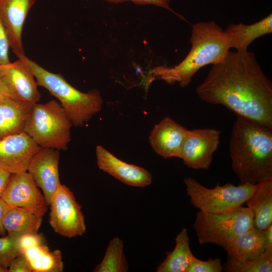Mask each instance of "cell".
<instances>
[{
  "mask_svg": "<svg viewBox=\"0 0 272 272\" xmlns=\"http://www.w3.org/2000/svg\"><path fill=\"white\" fill-rule=\"evenodd\" d=\"M196 93L208 103L272 129V83L251 52L230 50L213 64Z\"/></svg>",
  "mask_w": 272,
  "mask_h": 272,
  "instance_id": "cell-1",
  "label": "cell"
},
{
  "mask_svg": "<svg viewBox=\"0 0 272 272\" xmlns=\"http://www.w3.org/2000/svg\"><path fill=\"white\" fill-rule=\"evenodd\" d=\"M232 168L240 183L272 179V129L237 116L229 143Z\"/></svg>",
  "mask_w": 272,
  "mask_h": 272,
  "instance_id": "cell-2",
  "label": "cell"
},
{
  "mask_svg": "<svg viewBox=\"0 0 272 272\" xmlns=\"http://www.w3.org/2000/svg\"><path fill=\"white\" fill-rule=\"evenodd\" d=\"M189 42L191 49L184 59L173 67L153 68L149 72L151 81L161 79L169 84L178 83L186 87L199 69L222 61L231 48L226 34L214 21L193 25Z\"/></svg>",
  "mask_w": 272,
  "mask_h": 272,
  "instance_id": "cell-3",
  "label": "cell"
},
{
  "mask_svg": "<svg viewBox=\"0 0 272 272\" xmlns=\"http://www.w3.org/2000/svg\"><path fill=\"white\" fill-rule=\"evenodd\" d=\"M27 64L38 86L47 89L60 102L73 125L82 126L102 109L103 99L100 92L93 89L81 92L71 86L60 74L45 70L25 54L17 55Z\"/></svg>",
  "mask_w": 272,
  "mask_h": 272,
  "instance_id": "cell-4",
  "label": "cell"
},
{
  "mask_svg": "<svg viewBox=\"0 0 272 272\" xmlns=\"http://www.w3.org/2000/svg\"><path fill=\"white\" fill-rule=\"evenodd\" d=\"M72 125L60 103L52 100L32 105L24 132L41 148L66 150L71 140Z\"/></svg>",
  "mask_w": 272,
  "mask_h": 272,
  "instance_id": "cell-5",
  "label": "cell"
},
{
  "mask_svg": "<svg viewBox=\"0 0 272 272\" xmlns=\"http://www.w3.org/2000/svg\"><path fill=\"white\" fill-rule=\"evenodd\" d=\"M200 244H214L224 248L231 240L253 227V215L247 207L220 213L198 211L193 224Z\"/></svg>",
  "mask_w": 272,
  "mask_h": 272,
  "instance_id": "cell-6",
  "label": "cell"
},
{
  "mask_svg": "<svg viewBox=\"0 0 272 272\" xmlns=\"http://www.w3.org/2000/svg\"><path fill=\"white\" fill-rule=\"evenodd\" d=\"M184 183L191 203L199 211L220 213L234 210L246 202L253 192L255 184H219L214 188L205 187L191 177H185Z\"/></svg>",
  "mask_w": 272,
  "mask_h": 272,
  "instance_id": "cell-7",
  "label": "cell"
},
{
  "mask_svg": "<svg viewBox=\"0 0 272 272\" xmlns=\"http://www.w3.org/2000/svg\"><path fill=\"white\" fill-rule=\"evenodd\" d=\"M49 223L57 234L67 238L83 235L86 231L81 206L74 193L60 184L52 195L50 203Z\"/></svg>",
  "mask_w": 272,
  "mask_h": 272,
  "instance_id": "cell-8",
  "label": "cell"
},
{
  "mask_svg": "<svg viewBox=\"0 0 272 272\" xmlns=\"http://www.w3.org/2000/svg\"><path fill=\"white\" fill-rule=\"evenodd\" d=\"M0 83L3 95L12 99L33 104L41 97L35 76L20 58L0 65Z\"/></svg>",
  "mask_w": 272,
  "mask_h": 272,
  "instance_id": "cell-9",
  "label": "cell"
},
{
  "mask_svg": "<svg viewBox=\"0 0 272 272\" xmlns=\"http://www.w3.org/2000/svg\"><path fill=\"white\" fill-rule=\"evenodd\" d=\"M220 134V130L213 128L187 130L179 158L189 168L208 169L219 147Z\"/></svg>",
  "mask_w": 272,
  "mask_h": 272,
  "instance_id": "cell-10",
  "label": "cell"
},
{
  "mask_svg": "<svg viewBox=\"0 0 272 272\" xmlns=\"http://www.w3.org/2000/svg\"><path fill=\"white\" fill-rule=\"evenodd\" d=\"M2 199L10 207L26 209L42 217L48 206L27 171L11 174Z\"/></svg>",
  "mask_w": 272,
  "mask_h": 272,
  "instance_id": "cell-11",
  "label": "cell"
},
{
  "mask_svg": "<svg viewBox=\"0 0 272 272\" xmlns=\"http://www.w3.org/2000/svg\"><path fill=\"white\" fill-rule=\"evenodd\" d=\"M40 148L24 131L6 137L0 140V168L11 174L27 171Z\"/></svg>",
  "mask_w": 272,
  "mask_h": 272,
  "instance_id": "cell-12",
  "label": "cell"
},
{
  "mask_svg": "<svg viewBox=\"0 0 272 272\" xmlns=\"http://www.w3.org/2000/svg\"><path fill=\"white\" fill-rule=\"evenodd\" d=\"M59 150L41 148L31 160L27 172L41 189L47 205L61 184L59 175Z\"/></svg>",
  "mask_w": 272,
  "mask_h": 272,
  "instance_id": "cell-13",
  "label": "cell"
},
{
  "mask_svg": "<svg viewBox=\"0 0 272 272\" xmlns=\"http://www.w3.org/2000/svg\"><path fill=\"white\" fill-rule=\"evenodd\" d=\"M96 156L100 169L127 185L143 187L152 182V176L148 170L119 159L100 145L96 147Z\"/></svg>",
  "mask_w": 272,
  "mask_h": 272,
  "instance_id": "cell-14",
  "label": "cell"
},
{
  "mask_svg": "<svg viewBox=\"0 0 272 272\" xmlns=\"http://www.w3.org/2000/svg\"><path fill=\"white\" fill-rule=\"evenodd\" d=\"M36 0H0V20L7 33L10 47L17 56L25 54L22 42L24 24Z\"/></svg>",
  "mask_w": 272,
  "mask_h": 272,
  "instance_id": "cell-15",
  "label": "cell"
},
{
  "mask_svg": "<svg viewBox=\"0 0 272 272\" xmlns=\"http://www.w3.org/2000/svg\"><path fill=\"white\" fill-rule=\"evenodd\" d=\"M187 130L166 116L153 127L149 138L150 144L155 152L164 158H179Z\"/></svg>",
  "mask_w": 272,
  "mask_h": 272,
  "instance_id": "cell-16",
  "label": "cell"
},
{
  "mask_svg": "<svg viewBox=\"0 0 272 272\" xmlns=\"http://www.w3.org/2000/svg\"><path fill=\"white\" fill-rule=\"evenodd\" d=\"M228 256L241 261H251L265 251L264 230L252 228L238 235L223 248Z\"/></svg>",
  "mask_w": 272,
  "mask_h": 272,
  "instance_id": "cell-17",
  "label": "cell"
},
{
  "mask_svg": "<svg viewBox=\"0 0 272 272\" xmlns=\"http://www.w3.org/2000/svg\"><path fill=\"white\" fill-rule=\"evenodd\" d=\"M32 104L6 96L0 99V140L24 131Z\"/></svg>",
  "mask_w": 272,
  "mask_h": 272,
  "instance_id": "cell-18",
  "label": "cell"
},
{
  "mask_svg": "<svg viewBox=\"0 0 272 272\" xmlns=\"http://www.w3.org/2000/svg\"><path fill=\"white\" fill-rule=\"evenodd\" d=\"M245 203L252 213L254 228L264 230L272 225V179L256 183Z\"/></svg>",
  "mask_w": 272,
  "mask_h": 272,
  "instance_id": "cell-19",
  "label": "cell"
},
{
  "mask_svg": "<svg viewBox=\"0 0 272 272\" xmlns=\"http://www.w3.org/2000/svg\"><path fill=\"white\" fill-rule=\"evenodd\" d=\"M224 31L229 39L231 48L239 51L247 50L248 46L255 39L271 33V13L251 25L242 23L230 24Z\"/></svg>",
  "mask_w": 272,
  "mask_h": 272,
  "instance_id": "cell-20",
  "label": "cell"
},
{
  "mask_svg": "<svg viewBox=\"0 0 272 272\" xmlns=\"http://www.w3.org/2000/svg\"><path fill=\"white\" fill-rule=\"evenodd\" d=\"M42 216L26 209L10 207L3 218V225L8 235L19 239L23 235L37 233Z\"/></svg>",
  "mask_w": 272,
  "mask_h": 272,
  "instance_id": "cell-21",
  "label": "cell"
},
{
  "mask_svg": "<svg viewBox=\"0 0 272 272\" xmlns=\"http://www.w3.org/2000/svg\"><path fill=\"white\" fill-rule=\"evenodd\" d=\"M175 240L174 249L167 253L165 259L157 266V272H187L194 256L190 248L186 228L181 229Z\"/></svg>",
  "mask_w": 272,
  "mask_h": 272,
  "instance_id": "cell-22",
  "label": "cell"
},
{
  "mask_svg": "<svg viewBox=\"0 0 272 272\" xmlns=\"http://www.w3.org/2000/svg\"><path fill=\"white\" fill-rule=\"evenodd\" d=\"M24 253L33 271L62 272L63 270L62 253L59 249L51 251L45 244L27 249Z\"/></svg>",
  "mask_w": 272,
  "mask_h": 272,
  "instance_id": "cell-23",
  "label": "cell"
},
{
  "mask_svg": "<svg viewBox=\"0 0 272 272\" xmlns=\"http://www.w3.org/2000/svg\"><path fill=\"white\" fill-rule=\"evenodd\" d=\"M128 264L123 251V241L116 237L109 242L101 262L94 269V272H126Z\"/></svg>",
  "mask_w": 272,
  "mask_h": 272,
  "instance_id": "cell-24",
  "label": "cell"
},
{
  "mask_svg": "<svg viewBox=\"0 0 272 272\" xmlns=\"http://www.w3.org/2000/svg\"><path fill=\"white\" fill-rule=\"evenodd\" d=\"M224 270L227 272H271L272 251H265L258 258L241 261L228 256Z\"/></svg>",
  "mask_w": 272,
  "mask_h": 272,
  "instance_id": "cell-25",
  "label": "cell"
},
{
  "mask_svg": "<svg viewBox=\"0 0 272 272\" xmlns=\"http://www.w3.org/2000/svg\"><path fill=\"white\" fill-rule=\"evenodd\" d=\"M24 252L20 245V238H12L8 235L0 238V264L8 268L11 261Z\"/></svg>",
  "mask_w": 272,
  "mask_h": 272,
  "instance_id": "cell-26",
  "label": "cell"
},
{
  "mask_svg": "<svg viewBox=\"0 0 272 272\" xmlns=\"http://www.w3.org/2000/svg\"><path fill=\"white\" fill-rule=\"evenodd\" d=\"M224 266L220 258H210L208 260H200L194 256L187 272H221Z\"/></svg>",
  "mask_w": 272,
  "mask_h": 272,
  "instance_id": "cell-27",
  "label": "cell"
},
{
  "mask_svg": "<svg viewBox=\"0 0 272 272\" xmlns=\"http://www.w3.org/2000/svg\"><path fill=\"white\" fill-rule=\"evenodd\" d=\"M20 242L23 252L30 248L46 244L43 234L38 233L23 235L20 238Z\"/></svg>",
  "mask_w": 272,
  "mask_h": 272,
  "instance_id": "cell-28",
  "label": "cell"
},
{
  "mask_svg": "<svg viewBox=\"0 0 272 272\" xmlns=\"http://www.w3.org/2000/svg\"><path fill=\"white\" fill-rule=\"evenodd\" d=\"M32 271V268L24 252L15 257L8 266V272Z\"/></svg>",
  "mask_w": 272,
  "mask_h": 272,
  "instance_id": "cell-29",
  "label": "cell"
},
{
  "mask_svg": "<svg viewBox=\"0 0 272 272\" xmlns=\"http://www.w3.org/2000/svg\"><path fill=\"white\" fill-rule=\"evenodd\" d=\"M10 47L7 33L0 20V65L10 62L8 52Z\"/></svg>",
  "mask_w": 272,
  "mask_h": 272,
  "instance_id": "cell-30",
  "label": "cell"
},
{
  "mask_svg": "<svg viewBox=\"0 0 272 272\" xmlns=\"http://www.w3.org/2000/svg\"><path fill=\"white\" fill-rule=\"evenodd\" d=\"M106 1L114 4L121 3L125 1H131L134 3L138 5H156L174 13L175 14L179 16L180 18L184 19V18L181 16L177 14L170 7V3L171 0H106Z\"/></svg>",
  "mask_w": 272,
  "mask_h": 272,
  "instance_id": "cell-31",
  "label": "cell"
},
{
  "mask_svg": "<svg viewBox=\"0 0 272 272\" xmlns=\"http://www.w3.org/2000/svg\"><path fill=\"white\" fill-rule=\"evenodd\" d=\"M11 174L0 168V199L8 184Z\"/></svg>",
  "mask_w": 272,
  "mask_h": 272,
  "instance_id": "cell-32",
  "label": "cell"
},
{
  "mask_svg": "<svg viewBox=\"0 0 272 272\" xmlns=\"http://www.w3.org/2000/svg\"><path fill=\"white\" fill-rule=\"evenodd\" d=\"M9 207L2 199H0V236H5L6 232L3 225V218Z\"/></svg>",
  "mask_w": 272,
  "mask_h": 272,
  "instance_id": "cell-33",
  "label": "cell"
},
{
  "mask_svg": "<svg viewBox=\"0 0 272 272\" xmlns=\"http://www.w3.org/2000/svg\"><path fill=\"white\" fill-rule=\"evenodd\" d=\"M264 230L265 251H272V225Z\"/></svg>",
  "mask_w": 272,
  "mask_h": 272,
  "instance_id": "cell-34",
  "label": "cell"
},
{
  "mask_svg": "<svg viewBox=\"0 0 272 272\" xmlns=\"http://www.w3.org/2000/svg\"><path fill=\"white\" fill-rule=\"evenodd\" d=\"M4 96L3 95L2 89H1V83H0V99L4 97Z\"/></svg>",
  "mask_w": 272,
  "mask_h": 272,
  "instance_id": "cell-35",
  "label": "cell"
}]
</instances>
